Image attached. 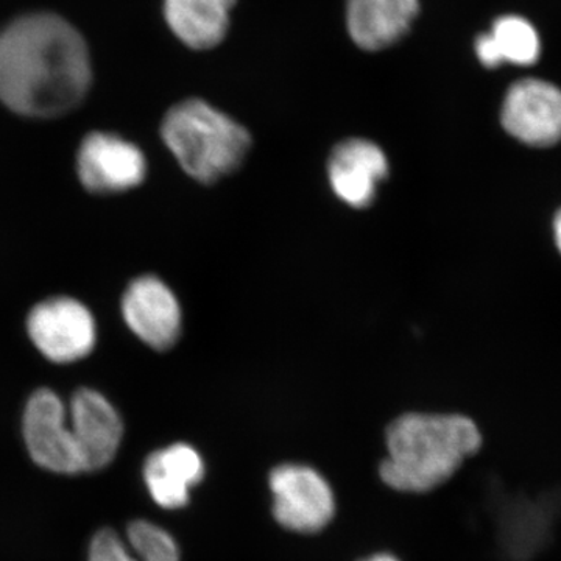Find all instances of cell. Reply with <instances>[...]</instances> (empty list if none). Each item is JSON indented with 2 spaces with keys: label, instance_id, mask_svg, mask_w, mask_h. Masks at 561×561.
Returning <instances> with one entry per match:
<instances>
[{
  "label": "cell",
  "instance_id": "cell-1",
  "mask_svg": "<svg viewBox=\"0 0 561 561\" xmlns=\"http://www.w3.org/2000/svg\"><path fill=\"white\" fill-rule=\"evenodd\" d=\"M91 81L87 43L58 14H25L0 32V102L13 113L62 116L84 101Z\"/></svg>",
  "mask_w": 561,
  "mask_h": 561
},
{
  "label": "cell",
  "instance_id": "cell-2",
  "mask_svg": "<svg viewBox=\"0 0 561 561\" xmlns=\"http://www.w3.org/2000/svg\"><path fill=\"white\" fill-rule=\"evenodd\" d=\"M482 443L481 430L468 416L408 413L387 430L389 457L379 474L390 489L427 493L448 482Z\"/></svg>",
  "mask_w": 561,
  "mask_h": 561
},
{
  "label": "cell",
  "instance_id": "cell-3",
  "mask_svg": "<svg viewBox=\"0 0 561 561\" xmlns=\"http://www.w3.org/2000/svg\"><path fill=\"white\" fill-rule=\"evenodd\" d=\"M165 146L183 171L201 183L230 175L249 153L250 133L201 99L176 103L162 119Z\"/></svg>",
  "mask_w": 561,
  "mask_h": 561
},
{
  "label": "cell",
  "instance_id": "cell-4",
  "mask_svg": "<svg viewBox=\"0 0 561 561\" xmlns=\"http://www.w3.org/2000/svg\"><path fill=\"white\" fill-rule=\"evenodd\" d=\"M27 332L36 350L55 364L84 359L98 342V327L90 309L69 297L38 302L28 313Z\"/></svg>",
  "mask_w": 561,
  "mask_h": 561
},
{
  "label": "cell",
  "instance_id": "cell-5",
  "mask_svg": "<svg viewBox=\"0 0 561 561\" xmlns=\"http://www.w3.org/2000/svg\"><path fill=\"white\" fill-rule=\"evenodd\" d=\"M273 516L298 534H317L334 518L335 500L323 476L305 465L287 463L271 474Z\"/></svg>",
  "mask_w": 561,
  "mask_h": 561
},
{
  "label": "cell",
  "instance_id": "cell-6",
  "mask_svg": "<svg viewBox=\"0 0 561 561\" xmlns=\"http://www.w3.org/2000/svg\"><path fill=\"white\" fill-rule=\"evenodd\" d=\"M77 173L84 190L94 194H117L142 183L147 161L130 140L114 133L94 131L81 140Z\"/></svg>",
  "mask_w": 561,
  "mask_h": 561
},
{
  "label": "cell",
  "instance_id": "cell-7",
  "mask_svg": "<svg viewBox=\"0 0 561 561\" xmlns=\"http://www.w3.org/2000/svg\"><path fill=\"white\" fill-rule=\"evenodd\" d=\"M24 438L33 461L58 474L83 471L72 430L66 423L65 405L55 391L39 389L24 412Z\"/></svg>",
  "mask_w": 561,
  "mask_h": 561
},
{
  "label": "cell",
  "instance_id": "cell-8",
  "mask_svg": "<svg viewBox=\"0 0 561 561\" xmlns=\"http://www.w3.org/2000/svg\"><path fill=\"white\" fill-rule=\"evenodd\" d=\"M502 125L513 138L531 147L561 140V90L549 81H516L504 99Z\"/></svg>",
  "mask_w": 561,
  "mask_h": 561
},
{
  "label": "cell",
  "instance_id": "cell-9",
  "mask_svg": "<svg viewBox=\"0 0 561 561\" xmlns=\"http://www.w3.org/2000/svg\"><path fill=\"white\" fill-rule=\"evenodd\" d=\"M122 316L133 334L157 351L171 350L181 334V308L168 284L153 275L133 280L122 298Z\"/></svg>",
  "mask_w": 561,
  "mask_h": 561
},
{
  "label": "cell",
  "instance_id": "cell-10",
  "mask_svg": "<svg viewBox=\"0 0 561 561\" xmlns=\"http://www.w3.org/2000/svg\"><path fill=\"white\" fill-rule=\"evenodd\" d=\"M70 420L83 471L102 470L111 463L124 435L113 404L99 391L80 389L70 401Z\"/></svg>",
  "mask_w": 561,
  "mask_h": 561
},
{
  "label": "cell",
  "instance_id": "cell-11",
  "mask_svg": "<svg viewBox=\"0 0 561 561\" xmlns=\"http://www.w3.org/2000/svg\"><path fill=\"white\" fill-rule=\"evenodd\" d=\"M332 191L353 208L370 206L378 184L389 175V161L381 147L368 139L343 140L328 162Z\"/></svg>",
  "mask_w": 561,
  "mask_h": 561
},
{
  "label": "cell",
  "instance_id": "cell-12",
  "mask_svg": "<svg viewBox=\"0 0 561 561\" xmlns=\"http://www.w3.org/2000/svg\"><path fill=\"white\" fill-rule=\"evenodd\" d=\"M203 476L205 463L201 454L184 443L151 454L144 465V479L151 497L168 511L186 507L191 490L203 481Z\"/></svg>",
  "mask_w": 561,
  "mask_h": 561
},
{
  "label": "cell",
  "instance_id": "cell-13",
  "mask_svg": "<svg viewBox=\"0 0 561 561\" xmlns=\"http://www.w3.org/2000/svg\"><path fill=\"white\" fill-rule=\"evenodd\" d=\"M419 10V0H348L346 27L360 49L381 50L411 31Z\"/></svg>",
  "mask_w": 561,
  "mask_h": 561
},
{
  "label": "cell",
  "instance_id": "cell-14",
  "mask_svg": "<svg viewBox=\"0 0 561 561\" xmlns=\"http://www.w3.org/2000/svg\"><path fill=\"white\" fill-rule=\"evenodd\" d=\"M164 18L173 35L197 50L220 44L230 25V10L217 0H164Z\"/></svg>",
  "mask_w": 561,
  "mask_h": 561
},
{
  "label": "cell",
  "instance_id": "cell-15",
  "mask_svg": "<svg viewBox=\"0 0 561 561\" xmlns=\"http://www.w3.org/2000/svg\"><path fill=\"white\" fill-rule=\"evenodd\" d=\"M540 36L529 21L519 16H502L490 33L476 39V55L485 68H500L504 62L530 66L540 58Z\"/></svg>",
  "mask_w": 561,
  "mask_h": 561
},
{
  "label": "cell",
  "instance_id": "cell-16",
  "mask_svg": "<svg viewBox=\"0 0 561 561\" xmlns=\"http://www.w3.org/2000/svg\"><path fill=\"white\" fill-rule=\"evenodd\" d=\"M128 540L138 557L130 556L116 531H99L92 540L90 561H180L175 540L153 523H131Z\"/></svg>",
  "mask_w": 561,
  "mask_h": 561
},
{
  "label": "cell",
  "instance_id": "cell-17",
  "mask_svg": "<svg viewBox=\"0 0 561 561\" xmlns=\"http://www.w3.org/2000/svg\"><path fill=\"white\" fill-rule=\"evenodd\" d=\"M553 236H556L557 249L561 253V209L557 214L556 220H553Z\"/></svg>",
  "mask_w": 561,
  "mask_h": 561
},
{
  "label": "cell",
  "instance_id": "cell-18",
  "mask_svg": "<svg viewBox=\"0 0 561 561\" xmlns=\"http://www.w3.org/2000/svg\"><path fill=\"white\" fill-rule=\"evenodd\" d=\"M362 561H400L397 557L390 556V553H378V556H373L370 559L362 560Z\"/></svg>",
  "mask_w": 561,
  "mask_h": 561
},
{
  "label": "cell",
  "instance_id": "cell-19",
  "mask_svg": "<svg viewBox=\"0 0 561 561\" xmlns=\"http://www.w3.org/2000/svg\"><path fill=\"white\" fill-rule=\"evenodd\" d=\"M217 2L221 3V5H224L225 9L231 10L232 7L236 5V2H238V0H217Z\"/></svg>",
  "mask_w": 561,
  "mask_h": 561
}]
</instances>
